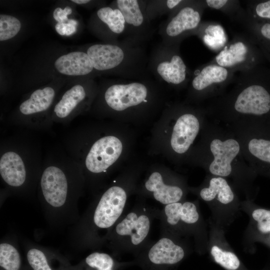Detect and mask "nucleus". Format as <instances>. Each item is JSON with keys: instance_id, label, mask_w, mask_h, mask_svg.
<instances>
[{"instance_id": "nucleus-1", "label": "nucleus", "mask_w": 270, "mask_h": 270, "mask_svg": "<svg viewBox=\"0 0 270 270\" xmlns=\"http://www.w3.org/2000/svg\"><path fill=\"white\" fill-rule=\"evenodd\" d=\"M240 78L230 90L211 99L208 118L232 131L270 132V68L258 65Z\"/></svg>"}, {"instance_id": "nucleus-2", "label": "nucleus", "mask_w": 270, "mask_h": 270, "mask_svg": "<svg viewBox=\"0 0 270 270\" xmlns=\"http://www.w3.org/2000/svg\"><path fill=\"white\" fill-rule=\"evenodd\" d=\"M132 186L124 182L112 184L90 204L72 232L78 248L96 249L104 246L106 236L126 211Z\"/></svg>"}, {"instance_id": "nucleus-3", "label": "nucleus", "mask_w": 270, "mask_h": 270, "mask_svg": "<svg viewBox=\"0 0 270 270\" xmlns=\"http://www.w3.org/2000/svg\"><path fill=\"white\" fill-rule=\"evenodd\" d=\"M200 134V142L194 150V159L212 176L224 178L234 173L254 171L232 131L208 118Z\"/></svg>"}, {"instance_id": "nucleus-4", "label": "nucleus", "mask_w": 270, "mask_h": 270, "mask_svg": "<svg viewBox=\"0 0 270 270\" xmlns=\"http://www.w3.org/2000/svg\"><path fill=\"white\" fill-rule=\"evenodd\" d=\"M40 186L42 208L48 222L57 226L76 224L79 194L68 174L58 166H50L42 174Z\"/></svg>"}, {"instance_id": "nucleus-5", "label": "nucleus", "mask_w": 270, "mask_h": 270, "mask_svg": "<svg viewBox=\"0 0 270 270\" xmlns=\"http://www.w3.org/2000/svg\"><path fill=\"white\" fill-rule=\"evenodd\" d=\"M159 210L144 202H137L118 220L106 236L104 246L114 253L138 254L150 241L152 224L158 218Z\"/></svg>"}, {"instance_id": "nucleus-6", "label": "nucleus", "mask_w": 270, "mask_h": 270, "mask_svg": "<svg viewBox=\"0 0 270 270\" xmlns=\"http://www.w3.org/2000/svg\"><path fill=\"white\" fill-rule=\"evenodd\" d=\"M207 118L205 110L198 112L186 111L176 117L170 140V148L176 156H185L190 151Z\"/></svg>"}, {"instance_id": "nucleus-7", "label": "nucleus", "mask_w": 270, "mask_h": 270, "mask_svg": "<svg viewBox=\"0 0 270 270\" xmlns=\"http://www.w3.org/2000/svg\"><path fill=\"white\" fill-rule=\"evenodd\" d=\"M264 56L252 38L248 42L236 38L226 45L214 58L215 64L230 70L244 71L260 65Z\"/></svg>"}, {"instance_id": "nucleus-8", "label": "nucleus", "mask_w": 270, "mask_h": 270, "mask_svg": "<svg viewBox=\"0 0 270 270\" xmlns=\"http://www.w3.org/2000/svg\"><path fill=\"white\" fill-rule=\"evenodd\" d=\"M238 138L244 157L254 171L270 172V132L232 131Z\"/></svg>"}, {"instance_id": "nucleus-9", "label": "nucleus", "mask_w": 270, "mask_h": 270, "mask_svg": "<svg viewBox=\"0 0 270 270\" xmlns=\"http://www.w3.org/2000/svg\"><path fill=\"white\" fill-rule=\"evenodd\" d=\"M122 151L121 140L114 136L97 140L92 146L85 160V166L92 175H100L118 158Z\"/></svg>"}, {"instance_id": "nucleus-10", "label": "nucleus", "mask_w": 270, "mask_h": 270, "mask_svg": "<svg viewBox=\"0 0 270 270\" xmlns=\"http://www.w3.org/2000/svg\"><path fill=\"white\" fill-rule=\"evenodd\" d=\"M231 75V70L213 63L204 66L194 78L192 87L199 99L211 100L224 92Z\"/></svg>"}, {"instance_id": "nucleus-11", "label": "nucleus", "mask_w": 270, "mask_h": 270, "mask_svg": "<svg viewBox=\"0 0 270 270\" xmlns=\"http://www.w3.org/2000/svg\"><path fill=\"white\" fill-rule=\"evenodd\" d=\"M148 96V90L144 84L133 82L110 86L105 92L104 100L112 109L122 111L146 102Z\"/></svg>"}, {"instance_id": "nucleus-12", "label": "nucleus", "mask_w": 270, "mask_h": 270, "mask_svg": "<svg viewBox=\"0 0 270 270\" xmlns=\"http://www.w3.org/2000/svg\"><path fill=\"white\" fill-rule=\"evenodd\" d=\"M158 171L152 172L144 184V194L164 206L180 202L184 188L176 182H168Z\"/></svg>"}, {"instance_id": "nucleus-13", "label": "nucleus", "mask_w": 270, "mask_h": 270, "mask_svg": "<svg viewBox=\"0 0 270 270\" xmlns=\"http://www.w3.org/2000/svg\"><path fill=\"white\" fill-rule=\"evenodd\" d=\"M0 174L6 185L12 188H21L26 184L28 174L25 164L15 152L8 151L1 156Z\"/></svg>"}, {"instance_id": "nucleus-14", "label": "nucleus", "mask_w": 270, "mask_h": 270, "mask_svg": "<svg viewBox=\"0 0 270 270\" xmlns=\"http://www.w3.org/2000/svg\"><path fill=\"white\" fill-rule=\"evenodd\" d=\"M86 54L93 67L98 70L112 69L120 65L125 57L124 50L116 45L96 44L88 48Z\"/></svg>"}, {"instance_id": "nucleus-15", "label": "nucleus", "mask_w": 270, "mask_h": 270, "mask_svg": "<svg viewBox=\"0 0 270 270\" xmlns=\"http://www.w3.org/2000/svg\"><path fill=\"white\" fill-rule=\"evenodd\" d=\"M54 66L59 72L74 76L86 75L94 68L88 54L82 52H74L62 56L56 60Z\"/></svg>"}, {"instance_id": "nucleus-16", "label": "nucleus", "mask_w": 270, "mask_h": 270, "mask_svg": "<svg viewBox=\"0 0 270 270\" xmlns=\"http://www.w3.org/2000/svg\"><path fill=\"white\" fill-rule=\"evenodd\" d=\"M201 14L192 6L182 8L168 24L166 32L170 38H176L184 32L196 29L200 24Z\"/></svg>"}, {"instance_id": "nucleus-17", "label": "nucleus", "mask_w": 270, "mask_h": 270, "mask_svg": "<svg viewBox=\"0 0 270 270\" xmlns=\"http://www.w3.org/2000/svg\"><path fill=\"white\" fill-rule=\"evenodd\" d=\"M246 18L252 38L270 63V20L258 18L250 12Z\"/></svg>"}, {"instance_id": "nucleus-18", "label": "nucleus", "mask_w": 270, "mask_h": 270, "mask_svg": "<svg viewBox=\"0 0 270 270\" xmlns=\"http://www.w3.org/2000/svg\"><path fill=\"white\" fill-rule=\"evenodd\" d=\"M117 264L113 257L106 252H94L76 265L65 260L60 270H116Z\"/></svg>"}, {"instance_id": "nucleus-19", "label": "nucleus", "mask_w": 270, "mask_h": 270, "mask_svg": "<svg viewBox=\"0 0 270 270\" xmlns=\"http://www.w3.org/2000/svg\"><path fill=\"white\" fill-rule=\"evenodd\" d=\"M208 186L200 191V196L204 201L210 202L216 198L222 204H226L233 201L234 193L225 178L212 176Z\"/></svg>"}, {"instance_id": "nucleus-20", "label": "nucleus", "mask_w": 270, "mask_h": 270, "mask_svg": "<svg viewBox=\"0 0 270 270\" xmlns=\"http://www.w3.org/2000/svg\"><path fill=\"white\" fill-rule=\"evenodd\" d=\"M156 71L164 80L174 85L182 83L186 78V66L178 54L172 56L169 60L160 62L156 66Z\"/></svg>"}, {"instance_id": "nucleus-21", "label": "nucleus", "mask_w": 270, "mask_h": 270, "mask_svg": "<svg viewBox=\"0 0 270 270\" xmlns=\"http://www.w3.org/2000/svg\"><path fill=\"white\" fill-rule=\"evenodd\" d=\"M55 96L54 90L47 86L34 92L30 97L22 102L19 108L24 115L29 116L47 110L52 103Z\"/></svg>"}, {"instance_id": "nucleus-22", "label": "nucleus", "mask_w": 270, "mask_h": 270, "mask_svg": "<svg viewBox=\"0 0 270 270\" xmlns=\"http://www.w3.org/2000/svg\"><path fill=\"white\" fill-rule=\"evenodd\" d=\"M86 96V91L82 86H73L64 94L55 106L54 113L56 116L60 119L68 118Z\"/></svg>"}, {"instance_id": "nucleus-23", "label": "nucleus", "mask_w": 270, "mask_h": 270, "mask_svg": "<svg viewBox=\"0 0 270 270\" xmlns=\"http://www.w3.org/2000/svg\"><path fill=\"white\" fill-rule=\"evenodd\" d=\"M0 270H32L24 266L18 248L10 240L0 244Z\"/></svg>"}, {"instance_id": "nucleus-24", "label": "nucleus", "mask_w": 270, "mask_h": 270, "mask_svg": "<svg viewBox=\"0 0 270 270\" xmlns=\"http://www.w3.org/2000/svg\"><path fill=\"white\" fill-rule=\"evenodd\" d=\"M55 256L42 248L34 246L28 248L26 252L27 264L32 270H60V266L56 268L52 265Z\"/></svg>"}, {"instance_id": "nucleus-25", "label": "nucleus", "mask_w": 270, "mask_h": 270, "mask_svg": "<svg viewBox=\"0 0 270 270\" xmlns=\"http://www.w3.org/2000/svg\"><path fill=\"white\" fill-rule=\"evenodd\" d=\"M116 4L117 8L124 16L126 24L138 27L143 24L144 14L138 0H118Z\"/></svg>"}, {"instance_id": "nucleus-26", "label": "nucleus", "mask_w": 270, "mask_h": 270, "mask_svg": "<svg viewBox=\"0 0 270 270\" xmlns=\"http://www.w3.org/2000/svg\"><path fill=\"white\" fill-rule=\"evenodd\" d=\"M97 16L103 22L107 24L114 33L120 34L124 30L125 20L121 12L118 8L103 7L98 10Z\"/></svg>"}, {"instance_id": "nucleus-27", "label": "nucleus", "mask_w": 270, "mask_h": 270, "mask_svg": "<svg viewBox=\"0 0 270 270\" xmlns=\"http://www.w3.org/2000/svg\"><path fill=\"white\" fill-rule=\"evenodd\" d=\"M204 42L213 50L224 48L226 38L222 28L219 25H210L206 28L202 36Z\"/></svg>"}, {"instance_id": "nucleus-28", "label": "nucleus", "mask_w": 270, "mask_h": 270, "mask_svg": "<svg viewBox=\"0 0 270 270\" xmlns=\"http://www.w3.org/2000/svg\"><path fill=\"white\" fill-rule=\"evenodd\" d=\"M210 254L214 261L228 270H236L240 266V261L234 253L224 251L217 246L212 247Z\"/></svg>"}, {"instance_id": "nucleus-29", "label": "nucleus", "mask_w": 270, "mask_h": 270, "mask_svg": "<svg viewBox=\"0 0 270 270\" xmlns=\"http://www.w3.org/2000/svg\"><path fill=\"white\" fill-rule=\"evenodd\" d=\"M21 28L20 21L12 16L0 15V40H8L14 37Z\"/></svg>"}, {"instance_id": "nucleus-30", "label": "nucleus", "mask_w": 270, "mask_h": 270, "mask_svg": "<svg viewBox=\"0 0 270 270\" xmlns=\"http://www.w3.org/2000/svg\"><path fill=\"white\" fill-rule=\"evenodd\" d=\"M253 218L258 222V228L262 234L270 232V210L258 208L252 213Z\"/></svg>"}, {"instance_id": "nucleus-31", "label": "nucleus", "mask_w": 270, "mask_h": 270, "mask_svg": "<svg viewBox=\"0 0 270 270\" xmlns=\"http://www.w3.org/2000/svg\"><path fill=\"white\" fill-rule=\"evenodd\" d=\"M250 12L258 18L270 20V0L256 2Z\"/></svg>"}, {"instance_id": "nucleus-32", "label": "nucleus", "mask_w": 270, "mask_h": 270, "mask_svg": "<svg viewBox=\"0 0 270 270\" xmlns=\"http://www.w3.org/2000/svg\"><path fill=\"white\" fill-rule=\"evenodd\" d=\"M77 26V21L70 19L65 23L58 22L55 26V29L59 34L68 36L76 32Z\"/></svg>"}, {"instance_id": "nucleus-33", "label": "nucleus", "mask_w": 270, "mask_h": 270, "mask_svg": "<svg viewBox=\"0 0 270 270\" xmlns=\"http://www.w3.org/2000/svg\"><path fill=\"white\" fill-rule=\"evenodd\" d=\"M72 12V10L68 6L64 8V9L57 8L53 12V17L58 22L65 23L68 20L67 16L71 14Z\"/></svg>"}, {"instance_id": "nucleus-34", "label": "nucleus", "mask_w": 270, "mask_h": 270, "mask_svg": "<svg viewBox=\"0 0 270 270\" xmlns=\"http://www.w3.org/2000/svg\"><path fill=\"white\" fill-rule=\"evenodd\" d=\"M229 2L227 0H206V1L208 7L216 10L222 9L229 3Z\"/></svg>"}, {"instance_id": "nucleus-35", "label": "nucleus", "mask_w": 270, "mask_h": 270, "mask_svg": "<svg viewBox=\"0 0 270 270\" xmlns=\"http://www.w3.org/2000/svg\"><path fill=\"white\" fill-rule=\"evenodd\" d=\"M182 2V0H168L166 2V6L169 9H172L178 6Z\"/></svg>"}, {"instance_id": "nucleus-36", "label": "nucleus", "mask_w": 270, "mask_h": 270, "mask_svg": "<svg viewBox=\"0 0 270 270\" xmlns=\"http://www.w3.org/2000/svg\"><path fill=\"white\" fill-rule=\"evenodd\" d=\"M72 2L78 4H84L90 2V0H72Z\"/></svg>"}]
</instances>
